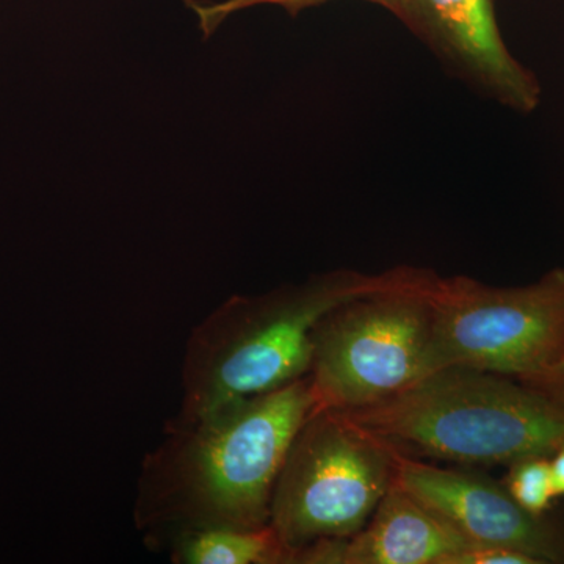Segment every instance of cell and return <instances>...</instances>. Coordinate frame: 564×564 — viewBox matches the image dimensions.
<instances>
[{
  "instance_id": "cell-12",
  "label": "cell",
  "mask_w": 564,
  "mask_h": 564,
  "mask_svg": "<svg viewBox=\"0 0 564 564\" xmlns=\"http://www.w3.org/2000/svg\"><path fill=\"white\" fill-rule=\"evenodd\" d=\"M323 2H328V0H225V2L218 3H202L188 0L187 6L191 7L193 13L198 18L199 29H202L204 36L207 39L231 14L240 10L250 9V7L280 6L293 17V14L307 9V7L318 6V3ZM367 2L384 7L386 10L392 11L395 17L399 13V0H367Z\"/></svg>"
},
{
  "instance_id": "cell-6",
  "label": "cell",
  "mask_w": 564,
  "mask_h": 564,
  "mask_svg": "<svg viewBox=\"0 0 564 564\" xmlns=\"http://www.w3.org/2000/svg\"><path fill=\"white\" fill-rule=\"evenodd\" d=\"M432 372L467 367L524 378L564 356V269L524 288L432 274Z\"/></svg>"
},
{
  "instance_id": "cell-8",
  "label": "cell",
  "mask_w": 564,
  "mask_h": 564,
  "mask_svg": "<svg viewBox=\"0 0 564 564\" xmlns=\"http://www.w3.org/2000/svg\"><path fill=\"white\" fill-rule=\"evenodd\" d=\"M397 18L478 91L521 113L540 106V80L508 51L494 0H399Z\"/></svg>"
},
{
  "instance_id": "cell-10",
  "label": "cell",
  "mask_w": 564,
  "mask_h": 564,
  "mask_svg": "<svg viewBox=\"0 0 564 564\" xmlns=\"http://www.w3.org/2000/svg\"><path fill=\"white\" fill-rule=\"evenodd\" d=\"M285 556L288 549L270 525L204 527L170 536V558L176 564H285Z\"/></svg>"
},
{
  "instance_id": "cell-13",
  "label": "cell",
  "mask_w": 564,
  "mask_h": 564,
  "mask_svg": "<svg viewBox=\"0 0 564 564\" xmlns=\"http://www.w3.org/2000/svg\"><path fill=\"white\" fill-rule=\"evenodd\" d=\"M448 564H538L532 556L503 545H470Z\"/></svg>"
},
{
  "instance_id": "cell-4",
  "label": "cell",
  "mask_w": 564,
  "mask_h": 564,
  "mask_svg": "<svg viewBox=\"0 0 564 564\" xmlns=\"http://www.w3.org/2000/svg\"><path fill=\"white\" fill-rule=\"evenodd\" d=\"M432 274L402 267L391 284L323 315L307 373L315 411L372 406L432 373Z\"/></svg>"
},
{
  "instance_id": "cell-5",
  "label": "cell",
  "mask_w": 564,
  "mask_h": 564,
  "mask_svg": "<svg viewBox=\"0 0 564 564\" xmlns=\"http://www.w3.org/2000/svg\"><path fill=\"white\" fill-rule=\"evenodd\" d=\"M393 475L391 444L336 411H314L282 463L270 527L288 554L323 538H351L372 518Z\"/></svg>"
},
{
  "instance_id": "cell-1",
  "label": "cell",
  "mask_w": 564,
  "mask_h": 564,
  "mask_svg": "<svg viewBox=\"0 0 564 564\" xmlns=\"http://www.w3.org/2000/svg\"><path fill=\"white\" fill-rule=\"evenodd\" d=\"M315 411L310 377L166 426L137 480L133 521L150 538L204 527L270 525L274 484Z\"/></svg>"
},
{
  "instance_id": "cell-9",
  "label": "cell",
  "mask_w": 564,
  "mask_h": 564,
  "mask_svg": "<svg viewBox=\"0 0 564 564\" xmlns=\"http://www.w3.org/2000/svg\"><path fill=\"white\" fill-rule=\"evenodd\" d=\"M470 545L393 480L369 522L345 538L340 564H448Z\"/></svg>"
},
{
  "instance_id": "cell-11",
  "label": "cell",
  "mask_w": 564,
  "mask_h": 564,
  "mask_svg": "<svg viewBox=\"0 0 564 564\" xmlns=\"http://www.w3.org/2000/svg\"><path fill=\"white\" fill-rule=\"evenodd\" d=\"M505 488L529 513L541 516L552 511L556 494L551 456H529L510 464Z\"/></svg>"
},
{
  "instance_id": "cell-15",
  "label": "cell",
  "mask_w": 564,
  "mask_h": 564,
  "mask_svg": "<svg viewBox=\"0 0 564 564\" xmlns=\"http://www.w3.org/2000/svg\"><path fill=\"white\" fill-rule=\"evenodd\" d=\"M556 499L564 497V444L551 456Z\"/></svg>"
},
{
  "instance_id": "cell-14",
  "label": "cell",
  "mask_w": 564,
  "mask_h": 564,
  "mask_svg": "<svg viewBox=\"0 0 564 564\" xmlns=\"http://www.w3.org/2000/svg\"><path fill=\"white\" fill-rule=\"evenodd\" d=\"M519 381L564 408V356L549 366L547 369L529 375V377L519 378Z\"/></svg>"
},
{
  "instance_id": "cell-2",
  "label": "cell",
  "mask_w": 564,
  "mask_h": 564,
  "mask_svg": "<svg viewBox=\"0 0 564 564\" xmlns=\"http://www.w3.org/2000/svg\"><path fill=\"white\" fill-rule=\"evenodd\" d=\"M397 273L399 269L381 274L334 270L262 295L226 300L188 337L181 410L169 425H187L226 404L306 377L323 315L380 291Z\"/></svg>"
},
{
  "instance_id": "cell-7",
  "label": "cell",
  "mask_w": 564,
  "mask_h": 564,
  "mask_svg": "<svg viewBox=\"0 0 564 564\" xmlns=\"http://www.w3.org/2000/svg\"><path fill=\"white\" fill-rule=\"evenodd\" d=\"M393 480L473 545H503L538 564H564V518L529 513L505 485L484 474L434 466L395 451Z\"/></svg>"
},
{
  "instance_id": "cell-3",
  "label": "cell",
  "mask_w": 564,
  "mask_h": 564,
  "mask_svg": "<svg viewBox=\"0 0 564 564\" xmlns=\"http://www.w3.org/2000/svg\"><path fill=\"white\" fill-rule=\"evenodd\" d=\"M339 414L399 454L463 466H510L564 444V408L516 378L467 367L434 370L392 399Z\"/></svg>"
}]
</instances>
